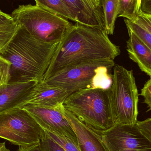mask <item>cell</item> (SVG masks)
Segmentation results:
<instances>
[{"mask_svg": "<svg viewBox=\"0 0 151 151\" xmlns=\"http://www.w3.org/2000/svg\"><path fill=\"white\" fill-rule=\"evenodd\" d=\"M120 54L119 47L103 29L76 23L59 42L42 81L68 66L95 60L114 61Z\"/></svg>", "mask_w": 151, "mask_h": 151, "instance_id": "cell-1", "label": "cell"}, {"mask_svg": "<svg viewBox=\"0 0 151 151\" xmlns=\"http://www.w3.org/2000/svg\"><path fill=\"white\" fill-rule=\"evenodd\" d=\"M18 25L16 33L0 54L10 64L8 83L39 82L42 81L60 42L42 41Z\"/></svg>", "mask_w": 151, "mask_h": 151, "instance_id": "cell-2", "label": "cell"}, {"mask_svg": "<svg viewBox=\"0 0 151 151\" xmlns=\"http://www.w3.org/2000/svg\"><path fill=\"white\" fill-rule=\"evenodd\" d=\"M63 106L98 134L115 125L109 88L97 87L78 91L67 98Z\"/></svg>", "mask_w": 151, "mask_h": 151, "instance_id": "cell-3", "label": "cell"}, {"mask_svg": "<svg viewBox=\"0 0 151 151\" xmlns=\"http://www.w3.org/2000/svg\"><path fill=\"white\" fill-rule=\"evenodd\" d=\"M114 65V61L105 59L83 62L68 66L41 81L48 86L64 88L70 95L89 88H108L111 84V72Z\"/></svg>", "mask_w": 151, "mask_h": 151, "instance_id": "cell-4", "label": "cell"}, {"mask_svg": "<svg viewBox=\"0 0 151 151\" xmlns=\"http://www.w3.org/2000/svg\"><path fill=\"white\" fill-rule=\"evenodd\" d=\"M11 15L17 24L49 43L60 42L72 25L67 19L37 5H19Z\"/></svg>", "mask_w": 151, "mask_h": 151, "instance_id": "cell-5", "label": "cell"}, {"mask_svg": "<svg viewBox=\"0 0 151 151\" xmlns=\"http://www.w3.org/2000/svg\"><path fill=\"white\" fill-rule=\"evenodd\" d=\"M109 92L115 125L136 124L139 95L133 70L114 65Z\"/></svg>", "mask_w": 151, "mask_h": 151, "instance_id": "cell-6", "label": "cell"}, {"mask_svg": "<svg viewBox=\"0 0 151 151\" xmlns=\"http://www.w3.org/2000/svg\"><path fill=\"white\" fill-rule=\"evenodd\" d=\"M42 129L28 112L17 108L0 114V138L27 146L40 141Z\"/></svg>", "mask_w": 151, "mask_h": 151, "instance_id": "cell-7", "label": "cell"}, {"mask_svg": "<svg viewBox=\"0 0 151 151\" xmlns=\"http://www.w3.org/2000/svg\"><path fill=\"white\" fill-rule=\"evenodd\" d=\"M108 151H151V142L135 124H115L99 133Z\"/></svg>", "mask_w": 151, "mask_h": 151, "instance_id": "cell-8", "label": "cell"}, {"mask_svg": "<svg viewBox=\"0 0 151 151\" xmlns=\"http://www.w3.org/2000/svg\"><path fill=\"white\" fill-rule=\"evenodd\" d=\"M59 107L45 108L26 105L22 108L29 113L43 130L65 136L78 145L72 126Z\"/></svg>", "mask_w": 151, "mask_h": 151, "instance_id": "cell-9", "label": "cell"}, {"mask_svg": "<svg viewBox=\"0 0 151 151\" xmlns=\"http://www.w3.org/2000/svg\"><path fill=\"white\" fill-rule=\"evenodd\" d=\"M69 96L67 90L64 88L48 86L40 81L29 91L23 107L29 105L45 108H57L63 104Z\"/></svg>", "mask_w": 151, "mask_h": 151, "instance_id": "cell-10", "label": "cell"}, {"mask_svg": "<svg viewBox=\"0 0 151 151\" xmlns=\"http://www.w3.org/2000/svg\"><path fill=\"white\" fill-rule=\"evenodd\" d=\"M59 108L72 126L81 151H108L99 134L79 120L64 107L63 104Z\"/></svg>", "mask_w": 151, "mask_h": 151, "instance_id": "cell-11", "label": "cell"}, {"mask_svg": "<svg viewBox=\"0 0 151 151\" xmlns=\"http://www.w3.org/2000/svg\"><path fill=\"white\" fill-rule=\"evenodd\" d=\"M36 81L8 83L0 87V114L22 108L29 91L38 83Z\"/></svg>", "mask_w": 151, "mask_h": 151, "instance_id": "cell-12", "label": "cell"}, {"mask_svg": "<svg viewBox=\"0 0 151 151\" xmlns=\"http://www.w3.org/2000/svg\"><path fill=\"white\" fill-rule=\"evenodd\" d=\"M127 28L129 36L127 42L129 56L151 78V50L133 31Z\"/></svg>", "mask_w": 151, "mask_h": 151, "instance_id": "cell-13", "label": "cell"}, {"mask_svg": "<svg viewBox=\"0 0 151 151\" xmlns=\"http://www.w3.org/2000/svg\"><path fill=\"white\" fill-rule=\"evenodd\" d=\"M66 5L76 23L104 30L103 19L90 9L82 0H62Z\"/></svg>", "mask_w": 151, "mask_h": 151, "instance_id": "cell-14", "label": "cell"}, {"mask_svg": "<svg viewBox=\"0 0 151 151\" xmlns=\"http://www.w3.org/2000/svg\"><path fill=\"white\" fill-rule=\"evenodd\" d=\"M100 5L104 31L108 35H113L119 15V0H100Z\"/></svg>", "mask_w": 151, "mask_h": 151, "instance_id": "cell-15", "label": "cell"}, {"mask_svg": "<svg viewBox=\"0 0 151 151\" xmlns=\"http://www.w3.org/2000/svg\"><path fill=\"white\" fill-rule=\"evenodd\" d=\"M36 5L66 19L75 22L74 18L62 0H35Z\"/></svg>", "mask_w": 151, "mask_h": 151, "instance_id": "cell-16", "label": "cell"}, {"mask_svg": "<svg viewBox=\"0 0 151 151\" xmlns=\"http://www.w3.org/2000/svg\"><path fill=\"white\" fill-rule=\"evenodd\" d=\"M142 0H119L118 17L134 22L141 12Z\"/></svg>", "mask_w": 151, "mask_h": 151, "instance_id": "cell-17", "label": "cell"}, {"mask_svg": "<svg viewBox=\"0 0 151 151\" xmlns=\"http://www.w3.org/2000/svg\"><path fill=\"white\" fill-rule=\"evenodd\" d=\"M17 24L0 26V54L4 51L18 28Z\"/></svg>", "mask_w": 151, "mask_h": 151, "instance_id": "cell-18", "label": "cell"}, {"mask_svg": "<svg viewBox=\"0 0 151 151\" xmlns=\"http://www.w3.org/2000/svg\"><path fill=\"white\" fill-rule=\"evenodd\" d=\"M127 28L133 31L151 50V33L138 24L125 19Z\"/></svg>", "mask_w": 151, "mask_h": 151, "instance_id": "cell-19", "label": "cell"}, {"mask_svg": "<svg viewBox=\"0 0 151 151\" xmlns=\"http://www.w3.org/2000/svg\"><path fill=\"white\" fill-rule=\"evenodd\" d=\"M45 132L65 151H81L78 145L66 137L52 132L46 131Z\"/></svg>", "mask_w": 151, "mask_h": 151, "instance_id": "cell-20", "label": "cell"}, {"mask_svg": "<svg viewBox=\"0 0 151 151\" xmlns=\"http://www.w3.org/2000/svg\"><path fill=\"white\" fill-rule=\"evenodd\" d=\"M40 142L44 151H66L42 129Z\"/></svg>", "mask_w": 151, "mask_h": 151, "instance_id": "cell-21", "label": "cell"}, {"mask_svg": "<svg viewBox=\"0 0 151 151\" xmlns=\"http://www.w3.org/2000/svg\"><path fill=\"white\" fill-rule=\"evenodd\" d=\"M9 63L0 56V87L9 83Z\"/></svg>", "mask_w": 151, "mask_h": 151, "instance_id": "cell-22", "label": "cell"}, {"mask_svg": "<svg viewBox=\"0 0 151 151\" xmlns=\"http://www.w3.org/2000/svg\"><path fill=\"white\" fill-rule=\"evenodd\" d=\"M137 126L141 133L151 142V118L143 121H138Z\"/></svg>", "mask_w": 151, "mask_h": 151, "instance_id": "cell-23", "label": "cell"}, {"mask_svg": "<svg viewBox=\"0 0 151 151\" xmlns=\"http://www.w3.org/2000/svg\"><path fill=\"white\" fill-rule=\"evenodd\" d=\"M134 22L146 29L151 33V16L141 12L138 17Z\"/></svg>", "mask_w": 151, "mask_h": 151, "instance_id": "cell-24", "label": "cell"}, {"mask_svg": "<svg viewBox=\"0 0 151 151\" xmlns=\"http://www.w3.org/2000/svg\"><path fill=\"white\" fill-rule=\"evenodd\" d=\"M141 96L144 98L145 102L151 110V77L145 84L142 89Z\"/></svg>", "mask_w": 151, "mask_h": 151, "instance_id": "cell-25", "label": "cell"}, {"mask_svg": "<svg viewBox=\"0 0 151 151\" xmlns=\"http://www.w3.org/2000/svg\"><path fill=\"white\" fill-rule=\"evenodd\" d=\"M82 1L90 9L99 16L103 20L100 8V0H82Z\"/></svg>", "mask_w": 151, "mask_h": 151, "instance_id": "cell-26", "label": "cell"}, {"mask_svg": "<svg viewBox=\"0 0 151 151\" xmlns=\"http://www.w3.org/2000/svg\"><path fill=\"white\" fill-rule=\"evenodd\" d=\"M15 23L11 15L4 13L0 10V26L13 24Z\"/></svg>", "mask_w": 151, "mask_h": 151, "instance_id": "cell-27", "label": "cell"}, {"mask_svg": "<svg viewBox=\"0 0 151 151\" xmlns=\"http://www.w3.org/2000/svg\"><path fill=\"white\" fill-rule=\"evenodd\" d=\"M17 151H44L40 141L27 146H19Z\"/></svg>", "mask_w": 151, "mask_h": 151, "instance_id": "cell-28", "label": "cell"}, {"mask_svg": "<svg viewBox=\"0 0 151 151\" xmlns=\"http://www.w3.org/2000/svg\"><path fill=\"white\" fill-rule=\"evenodd\" d=\"M141 12L151 16V0H142Z\"/></svg>", "mask_w": 151, "mask_h": 151, "instance_id": "cell-29", "label": "cell"}, {"mask_svg": "<svg viewBox=\"0 0 151 151\" xmlns=\"http://www.w3.org/2000/svg\"><path fill=\"white\" fill-rule=\"evenodd\" d=\"M0 151H10L6 147L5 142H0Z\"/></svg>", "mask_w": 151, "mask_h": 151, "instance_id": "cell-30", "label": "cell"}]
</instances>
